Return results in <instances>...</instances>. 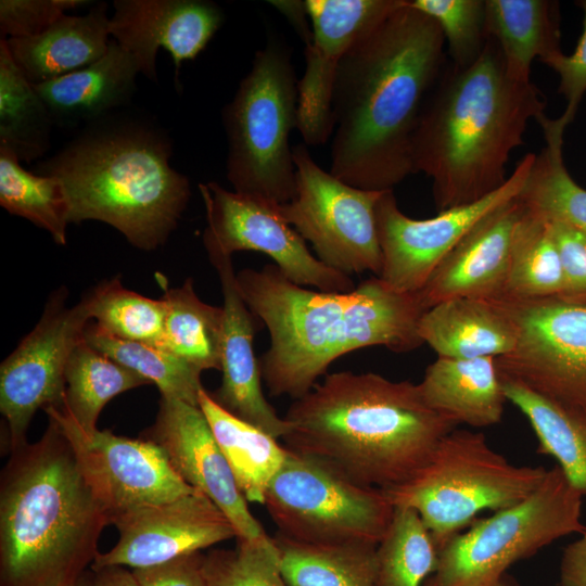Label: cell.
Masks as SVG:
<instances>
[{
  "instance_id": "1",
  "label": "cell",
  "mask_w": 586,
  "mask_h": 586,
  "mask_svg": "<svg viewBox=\"0 0 586 586\" xmlns=\"http://www.w3.org/2000/svg\"><path fill=\"white\" fill-rule=\"evenodd\" d=\"M437 23L407 0L344 55L332 92L330 173L364 190H393L413 174L423 104L445 65Z\"/></svg>"
},
{
  "instance_id": "2",
  "label": "cell",
  "mask_w": 586,
  "mask_h": 586,
  "mask_svg": "<svg viewBox=\"0 0 586 586\" xmlns=\"http://www.w3.org/2000/svg\"><path fill=\"white\" fill-rule=\"evenodd\" d=\"M237 283L269 331L259 365L272 396L303 397L335 359L356 349L384 346L408 353L423 344L418 328L426 309L419 293L397 292L379 277L351 292L313 291L268 264L241 270Z\"/></svg>"
},
{
  "instance_id": "3",
  "label": "cell",
  "mask_w": 586,
  "mask_h": 586,
  "mask_svg": "<svg viewBox=\"0 0 586 586\" xmlns=\"http://www.w3.org/2000/svg\"><path fill=\"white\" fill-rule=\"evenodd\" d=\"M10 454L0 477V586H77L111 524L95 481L52 418L40 440Z\"/></svg>"
},
{
  "instance_id": "4",
  "label": "cell",
  "mask_w": 586,
  "mask_h": 586,
  "mask_svg": "<svg viewBox=\"0 0 586 586\" xmlns=\"http://www.w3.org/2000/svg\"><path fill=\"white\" fill-rule=\"evenodd\" d=\"M532 82L512 79L489 37L468 67L446 64L429 93L412 139L415 173L432 180L437 212L474 203L508 180L511 152L524 143L528 120L545 115Z\"/></svg>"
},
{
  "instance_id": "5",
  "label": "cell",
  "mask_w": 586,
  "mask_h": 586,
  "mask_svg": "<svg viewBox=\"0 0 586 586\" xmlns=\"http://www.w3.org/2000/svg\"><path fill=\"white\" fill-rule=\"evenodd\" d=\"M284 419L289 449L382 491L411 479L456 429L424 403L418 384L373 372L328 374Z\"/></svg>"
},
{
  "instance_id": "6",
  "label": "cell",
  "mask_w": 586,
  "mask_h": 586,
  "mask_svg": "<svg viewBox=\"0 0 586 586\" xmlns=\"http://www.w3.org/2000/svg\"><path fill=\"white\" fill-rule=\"evenodd\" d=\"M107 117L87 125L36 170L63 184L69 224L99 220L137 249L155 250L178 226L189 179L170 166L171 143L160 129Z\"/></svg>"
},
{
  "instance_id": "7",
  "label": "cell",
  "mask_w": 586,
  "mask_h": 586,
  "mask_svg": "<svg viewBox=\"0 0 586 586\" xmlns=\"http://www.w3.org/2000/svg\"><path fill=\"white\" fill-rule=\"evenodd\" d=\"M547 473L542 466L510 463L482 433L454 429L411 479L383 492L394 508L419 514L440 550L482 511L496 512L528 497Z\"/></svg>"
},
{
  "instance_id": "8",
  "label": "cell",
  "mask_w": 586,
  "mask_h": 586,
  "mask_svg": "<svg viewBox=\"0 0 586 586\" xmlns=\"http://www.w3.org/2000/svg\"><path fill=\"white\" fill-rule=\"evenodd\" d=\"M298 81L290 49L270 39L222 112L227 178L233 191L277 204L292 200L296 175L289 144L297 128Z\"/></svg>"
},
{
  "instance_id": "9",
  "label": "cell",
  "mask_w": 586,
  "mask_h": 586,
  "mask_svg": "<svg viewBox=\"0 0 586 586\" xmlns=\"http://www.w3.org/2000/svg\"><path fill=\"white\" fill-rule=\"evenodd\" d=\"M583 496L556 466L528 497L475 519L438 550L423 586H495L519 560L570 534H582Z\"/></svg>"
},
{
  "instance_id": "10",
  "label": "cell",
  "mask_w": 586,
  "mask_h": 586,
  "mask_svg": "<svg viewBox=\"0 0 586 586\" xmlns=\"http://www.w3.org/2000/svg\"><path fill=\"white\" fill-rule=\"evenodd\" d=\"M264 506L279 534L309 544L378 545L395 510L382 489L289 448Z\"/></svg>"
},
{
  "instance_id": "11",
  "label": "cell",
  "mask_w": 586,
  "mask_h": 586,
  "mask_svg": "<svg viewBox=\"0 0 586 586\" xmlns=\"http://www.w3.org/2000/svg\"><path fill=\"white\" fill-rule=\"evenodd\" d=\"M488 301L517 332L514 348L495 358L499 374L586 419V297Z\"/></svg>"
},
{
  "instance_id": "12",
  "label": "cell",
  "mask_w": 586,
  "mask_h": 586,
  "mask_svg": "<svg viewBox=\"0 0 586 586\" xmlns=\"http://www.w3.org/2000/svg\"><path fill=\"white\" fill-rule=\"evenodd\" d=\"M296 187L291 201L280 204L284 220L326 266L349 276L370 271L379 277L383 255L375 206L384 191L355 188L311 157L305 143L293 148Z\"/></svg>"
},
{
  "instance_id": "13",
  "label": "cell",
  "mask_w": 586,
  "mask_h": 586,
  "mask_svg": "<svg viewBox=\"0 0 586 586\" xmlns=\"http://www.w3.org/2000/svg\"><path fill=\"white\" fill-rule=\"evenodd\" d=\"M66 298L65 288L50 296L39 322L0 366V410L10 451L27 443L39 408L64 406L66 364L91 320L82 300L69 307Z\"/></svg>"
},
{
  "instance_id": "14",
  "label": "cell",
  "mask_w": 586,
  "mask_h": 586,
  "mask_svg": "<svg viewBox=\"0 0 586 586\" xmlns=\"http://www.w3.org/2000/svg\"><path fill=\"white\" fill-rule=\"evenodd\" d=\"M207 227L203 243L208 254L231 256L255 251L269 256L285 278L323 292H351L352 278L334 270L308 250L302 235L280 214V204L229 191L217 182L199 184Z\"/></svg>"
},
{
  "instance_id": "15",
  "label": "cell",
  "mask_w": 586,
  "mask_h": 586,
  "mask_svg": "<svg viewBox=\"0 0 586 586\" xmlns=\"http://www.w3.org/2000/svg\"><path fill=\"white\" fill-rule=\"evenodd\" d=\"M534 158L535 153L524 155L505 184L485 198L426 219L408 217L399 209L393 190L384 191L375 206L383 255L379 278L397 292H419L438 264L483 217L519 195Z\"/></svg>"
},
{
  "instance_id": "16",
  "label": "cell",
  "mask_w": 586,
  "mask_h": 586,
  "mask_svg": "<svg viewBox=\"0 0 586 586\" xmlns=\"http://www.w3.org/2000/svg\"><path fill=\"white\" fill-rule=\"evenodd\" d=\"M95 481L112 520L193 492L175 471L163 449L145 438L109 430L84 431L64 409L48 407Z\"/></svg>"
},
{
  "instance_id": "17",
  "label": "cell",
  "mask_w": 586,
  "mask_h": 586,
  "mask_svg": "<svg viewBox=\"0 0 586 586\" xmlns=\"http://www.w3.org/2000/svg\"><path fill=\"white\" fill-rule=\"evenodd\" d=\"M403 0H306L313 36L298 81L297 129L306 145H321L333 133L332 92L337 68L353 44Z\"/></svg>"
},
{
  "instance_id": "18",
  "label": "cell",
  "mask_w": 586,
  "mask_h": 586,
  "mask_svg": "<svg viewBox=\"0 0 586 586\" xmlns=\"http://www.w3.org/2000/svg\"><path fill=\"white\" fill-rule=\"evenodd\" d=\"M111 524L116 526L119 539L111 550L97 556L91 570L149 568L237 538L226 514L196 489L118 515Z\"/></svg>"
},
{
  "instance_id": "19",
  "label": "cell",
  "mask_w": 586,
  "mask_h": 586,
  "mask_svg": "<svg viewBox=\"0 0 586 586\" xmlns=\"http://www.w3.org/2000/svg\"><path fill=\"white\" fill-rule=\"evenodd\" d=\"M142 438L158 445L180 477L226 514L237 538L253 539L266 534L251 513L199 406L161 396L156 419Z\"/></svg>"
},
{
  "instance_id": "20",
  "label": "cell",
  "mask_w": 586,
  "mask_h": 586,
  "mask_svg": "<svg viewBox=\"0 0 586 586\" xmlns=\"http://www.w3.org/2000/svg\"><path fill=\"white\" fill-rule=\"evenodd\" d=\"M109 33L136 60L139 71L156 81V53L167 50L176 76L183 61L195 59L222 24L224 13L206 0H115Z\"/></svg>"
},
{
  "instance_id": "21",
  "label": "cell",
  "mask_w": 586,
  "mask_h": 586,
  "mask_svg": "<svg viewBox=\"0 0 586 586\" xmlns=\"http://www.w3.org/2000/svg\"><path fill=\"white\" fill-rule=\"evenodd\" d=\"M224 298L221 383L212 394L225 410L276 438H283L290 425L266 399L262 388L260 365L253 349L254 315L237 283L231 256L208 254Z\"/></svg>"
},
{
  "instance_id": "22",
  "label": "cell",
  "mask_w": 586,
  "mask_h": 586,
  "mask_svg": "<svg viewBox=\"0 0 586 586\" xmlns=\"http://www.w3.org/2000/svg\"><path fill=\"white\" fill-rule=\"evenodd\" d=\"M523 205L514 199L483 217L445 256L418 292L425 309L457 297L505 293L511 242Z\"/></svg>"
},
{
  "instance_id": "23",
  "label": "cell",
  "mask_w": 586,
  "mask_h": 586,
  "mask_svg": "<svg viewBox=\"0 0 586 586\" xmlns=\"http://www.w3.org/2000/svg\"><path fill=\"white\" fill-rule=\"evenodd\" d=\"M139 73L135 58L111 38L106 53L99 61L33 86L54 125H89L131 100Z\"/></svg>"
},
{
  "instance_id": "24",
  "label": "cell",
  "mask_w": 586,
  "mask_h": 586,
  "mask_svg": "<svg viewBox=\"0 0 586 586\" xmlns=\"http://www.w3.org/2000/svg\"><path fill=\"white\" fill-rule=\"evenodd\" d=\"M109 21L107 4L98 2L84 15L64 14L38 36L4 40L25 77L40 84L99 61L111 41Z\"/></svg>"
},
{
  "instance_id": "25",
  "label": "cell",
  "mask_w": 586,
  "mask_h": 586,
  "mask_svg": "<svg viewBox=\"0 0 586 586\" xmlns=\"http://www.w3.org/2000/svg\"><path fill=\"white\" fill-rule=\"evenodd\" d=\"M418 387L424 403L456 425L497 424L508 402L494 357H437Z\"/></svg>"
},
{
  "instance_id": "26",
  "label": "cell",
  "mask_w": 586,
  "mask_h": 586,
  "mask_svg": "<svg viewBox=\"0 0 586 586\" xmlns=\"http://www.w3.org/2000/svg\"><path fill=\"white\" fill-rule=\"evenodd\" d=\"M419 335L437 357L472 359L510 353L517 332L510 319L491 301L457 297L426 309Z\"/></svg>"
},
{
  "instance_id": "27",
  "label": "cell",
  "mask_w": 586,
  "mask_h": 586,
  "mask_svg": "<svg viewBox=\"0 0 586 586\" xmlns=\"http://www.w3.org/2000/svg\"><path fill=\"white\" fill-rule=\"evenodd\" d=\"M486 28L502 54L507 74L531 81L535 59L561 53L558 2L548 0H485Z\"/></svg>"
},
{
  "instance_id": "28",
  "label": "cell",
  "mask_w": 586,
  "mask_h": 586,
  "mask_svg": "<svg viewBox=\"0 0 586 586\" xmlns=\"http://www.w3.org/2000/svg\"><path fill=\"white\" fill-rule=\"evenodd\" d=\"M199 407L247 500L264 505L272 479L284 463L288 448L278 438L237 418L216 403L204 387Z\"/></svg>"
},
{
  "instance_id": "29",
  "label": "cell",
  "mask_w": 586,
  "mask_h": 586,
  "mask_svg": "<svg viewBox=\"0 0 586 586\" xmlns=\"http://www.w3.org/2000/svg\"><path fill=\"white\" fill-rule=\"evenodd\" d=\"M545 146L534 162L518 199L528 209L547 219L570 225L586 234V189L570 176L563 158V137L568 124L543 115L537 119Z\"/></svg>"
},
{
  "instance_id": "30",
  "label": "cell",
  "mask_w": 586,
  "mask_h": 586,
  "mask_svg": "<svg viewBox=\"0 0 586 586\" xmlns=\"http://www.w3.org/2000/svg\"><path fill=\"white\" fill-rule=\"evenodd\" d=\"M280 568L289 586H377V546L309 544L277 534Z\"/></svg>"
},
{
  "instance_id": "31",
  "label": "cell",
  "mask_w": 586,
  "mask_h": 586,
  "mask_svg": "<svg viewBox=\"0 0 586 586\" xmlns=\"http://www.w3.org/2000/svg\"><path fill=\"white\" fill-rule=\"evenodd\" d=\"M500 378L507 399L521 410L534 430L537 453L553 457L571 484L586 497V419L514 380Z\"/></svg>"
},
{
  "instance_id": "32",
  "label": "cell",
  "mask_w": 586,
  "mask_h": 586,
  "mask_svg": "<svg viewBox=\"0 0 586 586\" xmlns=\"http://www.w3.org/2000/svg\"><path fill=\"white\" fill-rule=\"evenodd\" d=\"M52 116L0 40V148L20 162H31L48 150Z\"/></svg>"
},
{
  "instance_id": "33",
  "label": "cell",
  "mask_w": 586,
  "mask_h": 586,
  "mask_svg": "<svg viewBox=\"0 0 586 586\" xmlns=\"http://www.w3.org/2000/svg\"><path fill=\"white\" fill-rule=\"evenodd\" d=\"M164 339L162 348L201 371L221 368L222 307L204 303L191 278L179 288L165 290Z\"/></svg>"
},
{
  "instance_id": "34",
  "label": "cell",
  "mask_w": 586,
  "mask_h": 586,
  "mask_svg": "<svg viewBox=\"0 0 586 586\" xmlns=\"http://www.w3.org/2000/svg\"><path fill=\"white\" fill-rule=\"evenodd\" d=\"M64 409L84 431L98 429L104 406L115 396L150 384L103 355L85 339L72 352L65 368Z\"/></svg>"
},
{
  "instance_id": "35",
  "label": "cell",
  "mask_w": 586,
  "mask_h": 586,
  "mask_svg": "<svg viewBox=\"0 0 586 586\" xmlns=\"http://www.w3.org/2000/svg\"><path fill=\"white\" fill-rule=\"evenodd\" d=\"M563 291L562 265L549 221L523 205L512 235L502 295L536 298L561 295Z\"/></svg>"
},
{
  "instance_id": "36",
  "label": "cell",
  "mask_w": 586,
  "mask_h": 586,
  "mask_svg": "<svg viewBox=\"0 0 586 586\" xmlns=\"http://www.w3.org/2000/svg\"><path fill=\"white\" fill-rule=\"evenodd\" d=\"M84 339L103 355L154 383L161 396L199 406L202 371L173 353L155 345L113 336L91 320L86 326Z\"/></svg>"
},
{
  "instance_id": "37",
  "label": "cell",
  "mask_w": 586,
  "mask_h": 586,
  "mask_svg": "<svg viewBox=\"0 0 586 586\" xmlns=\"http://www.w3.org/2000/svg\"><path fill=\"white\" fill-rule=\"evenodd\" d=\"M20 163L14 154L0 148V205L65 245L69 208L63 184L56 177L28 171Z\"/></svg>"
},
{
  "instance_id": "38",
  "label": "cell",
  "mask_w": 586,
  "mask_h": 586,
  "mask_svg": "<svg viewBox=\"0 0 586 586\" xmlns=\"http://www.w3.org/2000/svg\"><path fill=\"white\" fill-rule=\"evenodd\" d=\"M438 547L419 514L395 508L377 546V586H423L435 572Z\"/></svg>"
},
{
  "instance_id": "39",
  "label": "cell",
  "mask_w": 586,
  "mask_h": 586,
  "mask_svg": "<svg viewBox=\"0 0 586 586\" xmlns=\"http://www.w3.org/2000/svg\"><path fill=\"white\" fill-rule=\"evenodd\" d=\"M90 318L113 336L163 346L165 303L123 286L119 276L95 285L82 297Z\"/></svg>"
},
{
  "instance_id": "40",
  "label": "cell",
  "mask_w": 586,
  "mask_h": 586,
  "mask_svg": "<svg viewBox=\"0 0 586 586\" xmlns=\"http://www.w3.org/2000/svg\"><path fill=\"white\" fill-rule=\"evenodd\" d=\"M206 586H289L280 568L273 537L237 538L234 549H213L204 555Z\"/></svg>"
},
{
  "instance_id": "41",
  "label": "cell",
  "mask_w": 586,
  "mask_h": 586,
  "mask_svg": "<svg viewBox=\"0 0 586 586\" xmlns=\"http://www.w3.org/2000/svg\"><path fill=\"white\" fill-rule=\"evenodd\" d=\"M440 26L451 65L468 67L483 53L489 39L485 0H407Z\"/></svg>"
},
{
  "instance_id": "42",
  "label": "cell",
  "mask_w": 586,
  "mask_h": 586,
  "mask_svg": "<svg viewBox=\"0 0 586 586\" xmlns=\"http://www.w3.org/2000/svg\"><path fill=\"white\" fill-rule=\"evenodd\" d=\"M85 0H1V39L35 37L46 31L66 11L79 8Z\"/></svg>"
},
{
  "instance_id": "43",
  "label": "cell",
  "mask_w": 586,
  "mask_h": 586,
  "mask_svg": "<svg viewBox=\"0 0 586 586\" xmlns=\"http://www.w3.org/2000/svg\"><path fill=\"white\" fill-rule=\"evenodd\" d=\"M584 13L583 33L574 52H563L543 62L559 75V92L566 100V107L560 116L568 125L573 120L578 105L586 93V0L578 2Z\"/></svg>"
},
{
  "instance_id": "44",
  "label": "cell",
  "mask_w": 586,
  "mask_h": 586,
  "mask_svg": "<svg viewBox=\"0 0 586 586\" xmlns=\"http://www.w3.org/2000/svg\"><path fill=\"white\" fill-rule=\"evenodd\" d=\"M548 221L564 276L561 295L586 297V234L562 221Z\"/></svg>"
},
{
  "instance_id": "45",
  "label": "cell",
  "mask_w": 586,
  "mask_h": 586,
  "mask_svg": "<svg viewBox=\"0 0 586 586\" xmlns=\"http://www.w3.org/2000/svg\"><path fill=\"white\" fill-rule=\"evenodd\" d=\"M202 551L132 570L140 586H206Z\"/></svg>"
},
{
  "instance_id": "46",
  "label": "cell",
  "mask_w": 586,
  "mask_h": 586,
  "mask_svg": "<svg viewBox=\"0 0 586 586\" xmlns=\"http://www.w3.org/2000/svg\"><path fill=\"white\" fill-rule=\"evenodd\" d=\"M560 586H586V528L578 539L563 550Z\"/></svg>"
},
{
  "instance_id": "47",
  "label": "cell",
  "mask_w": 586,
  "mask_h": 586,
  "mask_svg": "<svg viewBox=\"0 0 586 586\" xmlns=\"http://www.w3.org/2000/svg\"><path fill=\"white\" fill-rule=\"evenodd\" d=\"M78 586H140L132 571L125 566H105L85 574Z\"/></svg>"
},
{
  "instance_id": "48",
  "label": "cell",
  "mask_w": 586,
  "mask_h": 586,
  "mask_svg": "<svg viewBox=\"0 0 586 586\" xmlns=\"http://www.w3.org/2000/svg\"><path fill=\"white\" fill-rule=\"evenodd\" d=\"M271 3L293 23L305 44H308L311 40L313 30L309 29L306 21L308 13L305 1H271Z\"/></svg>"
},
{
  "instance_id": "49",
  "label": "cell",
  "mask_w": 586,
  "mask_h": 586,
  "mask_svg": "<svg viewBox=\"0 0 586 586\" xmlns=\"http://www.w3.org/2000/svg\"><path fill=\"white\" fill-rule=\"evenodd\" d=\"M495 586H513L512 583L502 577Z\"/></svg>"
},
{
  "instance_id": "50",
  "label": "cell",
  "mask_w": 586,
  "mask_h": 586,
  "mask_svg": "<svg viewBox=\"0 0 586 586\" xmlns=\"http://www.w3.org/2000/svg\"><path fill=\"white\" fill-rule=\"evenodd\" d=\"M78 586V585H77Z\"/></svg>"
}]
</instances>
